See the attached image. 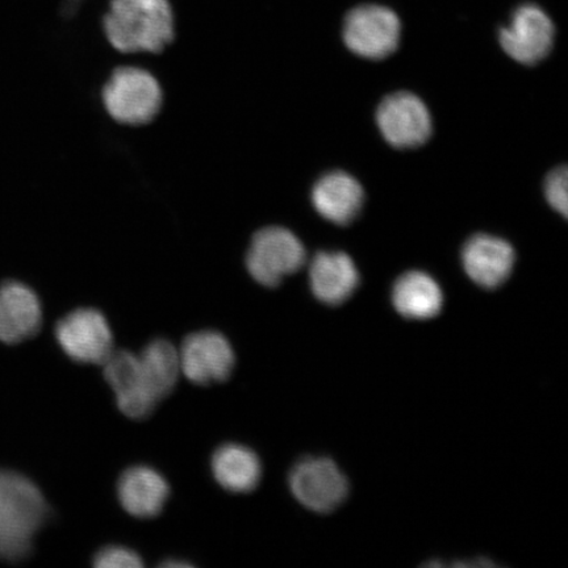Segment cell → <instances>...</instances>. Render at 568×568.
Listing matches in <instances>:
<instances>
[{"label":"cell","mask_w":568,"mask_h":568,"mask_svg":"<svg viewBox=\"0 0 568 568\" xmlns=\"http://www.w3.org/2000/svg\"><path fill=\"white\" fill-rule=\"evenodd\" d=\"M111 45L123 53H159L174 39L169 0H112L104 19Z\"/></svg>","instance_id":"6da1fadb"},{"label":"cell","mask_w":568,"mask_h":568,"mask_svg":"<svg viewBox=\"0 0 568 568\" xmlns=\"http://www.w3.org/2000/svg\"><path fill=\"white\" fill-rule=\"evenodd\" d=\"M47 517L48 504L32 480L0 470V559L19 562L30 556Z\"/></svg>","instance_id":"7a4b0ae2"},{"label":"cell","mask_w":568,"mask_h":568,"mask_svg":"<svg viewBox=\"0 0 568 568\" xmlns=\"http://www.w3.org/2000/svg\"><path fill=\"white\" fill-rule=\"evenodd\" d=\"M102 97L106 112L118 123L142 125L159 115L163 94L149 71L125 67L106 81Z\"/></svg>","instance_id":"3957f363"},{"label":"cell","mask_w":568,"mask_h":568,"mask_svg":"<svg viewBox=\"0 0 568 568\" xmlns=\"http://www.w3.org/2000/svg\"><path fill=\"white\" fill-rule=\"evenodd\" d=\"M305 248L293 232L268 226L254 234L246 254V268L255 282L276 287L305 264Z\"/></svg>","instance_id":"277c9868"},{"label":"cell","mask_w":568,"mask_h":568,"mask_svg":"<svg viewBox=\"0 0 568 568\" xmlns=\"http://www.w3.org/2000/svg\"><path fill=\"white\" fill-rule=\"evenodd\" d=\"M402 26L393 10L378 4L359 6L347 13L344 42L364 59L383 60L393 54L400 42Z\"/></svg>","instance_id":"5b68a950"},{"label":"cell","mask_w":568,"mask_h":568,"mask_svg":"<svg viewBox=\"0 0 568 568\" xmlns=\"http://www.w3.org/2000/svg\"><path fill=\"white\" fill-rule=\"evenodd\" d=\"M290 488L297 501L317 514L335 510L349 494V483L335 462L307 458L290 473Z\"/></svg>","instance_id":"8992f818"},{"label":"cell","mask_w":568,"mask_h":568,"mask_svg":"<svg viewBox=\"0 0 568 568\" xmlns=\"http://www.w3.org/2000/svg\"><path fill=\"white\" fill-rule=\"evenodd\" d=\"M55 338L62 351L80 364L103 365L113 351L112 332L101 312L81 308L60 320Z\"/></svg>","instance_id":"52a82bcc"},{"label":"cell","mask_w":568,"mask_h":568,"mask_svg":"<svg viewBox=\"0 0 568 568\" xmlns=\"http://www.w3.org/2000/svg\"><path fill=\"white\" fill-rule=\"evenodd\" d=\"M383 138L396 149H414L425 144L432 134V118L420 98L410 92H396L376 111Z\"/></svg>","instance_id":"ba28073f"},{"label":"cell","mask_w":568,"mask_h":568,"mask_svg":"<svg viewBox=\"0 0 568 568\" xmlns=\"http://www.w3.org/2000/svg\"><path fill=\"white\" fill-rule=\"evenodd\" d=\"M554 34L551 19L535 4H525L514 12L510 23L501 28L500 45L510 59L523 65H537L549 55Z\"/></svg>","instance_id":"9c48e42d"},{"label":"cell","mask_w":568,"mask_h":568,"mask_svg":"<svg viewBox=\"0 0 568 568\" xmlns=\"http://www.w3.org/2000/svg\"><path fill=\"white\" fill-rule=\"evenodd\" d=\"M181 372L199 386L230 378L236 357L222 333L203 331L190 335L180 349Z\"/></svg>","instance_id":"30bf717a"},{"label":"cell","mask_w":568,"mask_h":568,"mask_svg":"<svg viewBox=\"0 0 568 568\" xmlns=\"http://www.w3.org/2000/svg\"><path fill=\"white\" fill-rule=\"evenodd\" d=\"M105 381L116 395L118 407L134 420L152 414L155 402L142 372L139 355L128 351H115L103 362Z\"/></svg>","instance_id":"8fae6325"},{"label":"cell","mask_w":568,"mask_h":568,"mask_svg":"<svg viewBox=\"0 0 568 568\" xmlns=\"http://www.w3.org/2000/svg\"><path fill=\"white\" fill-rule=\"evenodd\" d=\"M462 261L473 282L483 288L494 290L513 274L516 253L506 240L479 233L465 244Z\"/></svg>","instance_id":"7c38bea8"},{"label":"cell","mask_w":568,"mask_h":568,"mask_svg":"<svg viewBox=\"0 0 568 568\" xmlns=\"http://www.w3.org/2000/svg\"><path fill=\"white\" fill-rule=\"evenodd\" d=\"M41 303L34 291L20 282L0 287V343L19 344L38 335Z\"/></svg>","instance_id":"4fadbf2b"},{"label":"cell","mask_w":568,"mask_h":568,"mask_svg":"<svg viewBox=\"0 0 568 568\" xmlns=\"http://www.w3.org/2000/svg\"><path fill=\"white\" fill-rule=\"evenodd\" d=\"M310 283L316 300L328 305H339L357 290L359 274L346 253L320 252L311 261Z\"/></svg>","instance_id":"5bb4252c"},{"label":"cell","mask_w":568,"mask_h":568,"mask_svg":"<svg viewBox=\"0 0 568 568\" xmlns=\"http://www.w3.org/2000/svg\"><path fill=\"white\" fill-rule=\"evenodd\" d=\"M364 199V189L358 181L344 172L325 174L312 190V203L316 211L337 225L353 223L359 215Z\"/></svg>","instance_id":"9a60e30c"},{"label":"cell","mask_w":568,"mask_h":568,"mask_svg":"<svg viewBox=\"0 0 568 568\" xmlns=\"http://www.w3.org/2000/svg\"><path fill=\"white\" fill-rule=\"evenodd\" d=\"M169 494L166 479L146 466L128 468L118 483L120 504L128 514L138 518L159 516Z\"/></svg>","instance_id":"2e32d148"},{"label":"cell","mask_w":568,"mask_h":568,"mask_svg":"<svg viewBox=\"0 0 568 568\" xmlns=\"http://www.w3.org/2000/svg\"><path fill=\"white\" fill-rule=\"evenodd\" d=\"M212 473L219 485L234 494L252 493L262 477L261 460L248 447L220 446L212 457Z\"/></svg>","instance_id":"e0dca14e"},{"label":"cell","mask_w":568,"mask_h":568,"mask_svg":"<svg viewBox=\"0 0 568 568\" xmlns=\"http://www.w3.org/2000/svg\"><path fill=\"white\" fill-rule=\"evenodd\" d=\"M395 308L410 320L436 317L443 310L444 295L430 275L409 272L396 281L393 290Z\"/></svg>","instance_id":"ac0fdd59"},{"label":"cell","mask_w":568,"mask_h":568,"mask_svg":"<svg viewBox=\"0 0 568 568\" xmlns=\"http://www.w3.org/2000/svg\"><path fill=\"white\" fill-rule=\"evenodd\" d=\"M139 359L155 402L165 399L182 374L180 351L168 339H155L139 354Z\"/></svg>","instance_id":"d6986e66"},{"label":"cell","mask_w":568,"mask_h":568,"mask_svg":"<svg viewBox=\"0 0 568 568\" xmlns=\"http://www.w3.org/2000/svg\"><path fill=\"white\" fill-rule=\"evenodd\" d=\"M94 566L98 568H140L144 564L136 551L123 548V546H109L97 554Z\"/></svg>","instance_id":"ffe728a7"},{"label":"cell","mask_w":568,"mask_h":568,"mask_svg":"<svg viewBox=\"0 0 568 568\" xmlns=\"http://www.w3.org/2000/svg\"><path fill=\"white\" fill-rule=\"evenodd\" d=\"M545 194L551 207L567 217V168H557L546 178Z\"/></svg>","instance_id":"44dd1931"}]
</instances>
